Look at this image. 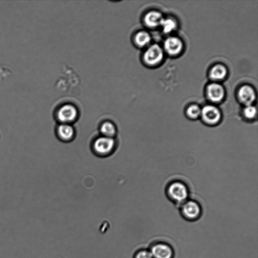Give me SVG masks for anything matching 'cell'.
<instances>
[{
  "label": "cell",
  "instance_id": "obj_1",
  "mask_svg": "<svg viewBox=\"0 0 258 258\" xmlns=\"http://www.w3.org/2000/svg\"><path fill=\"white\" fill-rule=\"evenodd\" d=\"M153 258H174L175 250L171 244L164 241L152 243L149 249Z\"/></svg>",
  "mask_w": 258,
  "mask_h": 258
},
{
  "label": "cell",
  "instance_id": "obj_2",
  "mask_svg": "<svg viewBox=\"0 0 258 258\" xmlns=\"http://www.w3.org/2000/svg\"><path fill=\"white\" fill-rule=\"evenodd\" d=\"M167 193L174 202L181 204L187 201L189 195L187 186L180 182L171 183L168 188Z\"/></svg>",
  "mask_w": 258,
  "mask_h": 258
},
{
  "label": "cell",
  "instance_id": "obj_3",
  "mask_svg": "<svg viewBox=\"0 0 258 258\" xmlns=\"http://www.w3.org/2000/svg\"><path fill=\"white\" fill-rule=\"evenodd\" d=\"M181 213L186 220L194 221L201 217L202 209L197 202L194 201H186L182 204Z\"/></svg>",
  "mask_w": 258,
  "mask_h": 258
},
{
  "label": "cell",
  "instance_id": "obj_4",
  "mask_svg": "<svg viewBox=\"0 0 258 258\" xmlns=\"http://www.w3.org/2000/svg\"><path fill=\"white\" fill-rule=\"evenodd\" d=\"M201 116L203 122L207 125L214 126L220 121L221 115L216 107L208 105L201 110Z\"/></svg>",
  "mask_w": 258,
  "mask_h": 258
},
{
  "label": "cell",
  "instance_id": "obj_5",
  "mask_svg": "<svg viewBox=\"0 0 258 258\" xmlns=\"http://www.w3.org/2000/svg\"><path fill=\"white\" fill-rule=\"evenodd\" d=\"M115 146L113 138L102 136L98 138L94 142V148L97 153L106 155L113 151Z\"/></svg>",
  "mask_w": 258,
  "mask_h": 258
},
{
  "label": "cell",
  "instance_id": "obj_6",
  "mask_svg": "<svg viewBox=\"0 0 258 258\" xmlns=\"http://www.w3.org/2000/svg\"><path fill=\"white\" fill-rule=\"evenodd\" d=\"M78 114V111L74 106L66 105L58 111L57 118L63 124H69L76 120Z\"/></svg>",
  "mask_w": 258,
  "mask_h": 258
},
{
  "label": "cell",
  "instance_id": "obj_7",
  "mask_svg": "<svg viewBox=\"0 0 258 258\" xmlns=\"http://www.w3.org/2000/svg\"><path fill=\"white\" fill-rule=\"evenodd\" d=\"M163 52L161 47L157 45L151 46L145 52L144 59L150 65L158 64L162 59Z\"/></svg>",
  "mask_w": 258,
  "mask_h": 258
},
{
  "label": "cell",
  "instance_id": "obj_8",
  "mask_svg": "<svg viewBox=\"0 0 258 258\" xmlns=\"http://www.w3.org/2000/svg\"><path fill=\"white\" fill-rule=\"evenodd\" d=\"M238 98L246 106L251 105L255 99L254 91L249 86H243L239 90Z\"/></svg>",
  "mask_w": 258,
  "mask_h": 258
},
{
  "label": "cell",
  "instance_id": "obj_9",
  "mask_svg": "<svg viewBox=\"0 0 258 258\" xmlns=\"http://www.w3.org/2000/svg\"><path fill=\"white\" fill-rule=\"evenodd\" d=\"M207 94L209 99L213 102L221 101L224 96L223 87L217 83H212L207 88Z\"/></svg>",
  "mask_w": 258,
  "mask_h": 258
},
{
  "label": "cell",
  "instance_id": "obj_10",
  "mask_svg": "<svg viewBox=\"0 0 258 258\" xmlns=\"http://www.w3.org/2000/svg\"><path fill=\"white\" fill-rule=\"evenodd\" d=\"M183 44L181 41L176 37H170L166 39L164 43V48L170 55H176L182 50Z\"/></svg>",
  "mask_w": 258,
  "mask_h": 258
},
{
  "label": "cell",
  "instance_id": "obj_11",
  "mask_svg": "<svg viewBox=\"0 0 258 258\" xmlns=\"http://www.w3.org/2000/svg\"><path fill=\"white\" fill-rule=\"evenodd\" d=\"M58 136L64 141L71 140L74 136L75 131L73 127L69 124H62L57 129Z\"/></svg>",
  "mask_w": 258,
  "mask_h": 258
},
{
  "label": "cell",
  "instance_id": "obj_12",
  "mask_svg": "<svg viewBox=\"0 0 258 258\" xmlns=\"http://www.w3.org/2000/svg\"><path fill=\"white\" fill-rule=\"evenodd\" d=\"M163 18L160 13L152 11L147 14L144 18V22L147 26L154 28L160 26Z\"/></svg>",
  "mask_w": 258,
  "mask_h": 258
},
{
  "label": "cell",
  "instance_id": "obj_13",
  "mask_svg": "<svg viewBox=\"0 0 258 258\" xmlns=\"http://www.w3.org/2000/svg\"><path fill=\"white\" fill-rule=\"evenodd\" d=\"M100 131L103 136L113 138L117 130L115 125L110 122H106L101 126Z\"/></svg>",
  "mask_w": 258,
  "mask_h": 258
},
{
  "label": "cell",
  "instance_id": "obj_14",
  "mask_svg": "<svg viewBox=\"0 0 258 258\" xmlns=\"http://www.w3.org/2000/svg\"><path fill=\"white\" fill-rule=\"evenodd\" d=\"M227 74L226 68L222 65H215L210 71V77L216 80L223 79Z\"/></svg>",
  "mask_w": 258,
  "mask_h": 258
},
{
  "label": "cell",
  "instance_id": "obj_15",
  "mask_svg": "<svg viewBox=\"0 0 258 258\" xmlns=\"http://www.w3.org/2000/svg\"><path fill=\"white\" fill-rule=\"evenodd\" d=\"M135 40L138 46L144 47L150 43L151 37L147 32L141 31L137 34Z\"/></svg>",
  "mask_w": 258,
  "mask_h": 258
},
{
  "label": "cell",
  "instance_id": "obj_16",
  "mask_svg": "<svg viewBox=\"0 0 258 258\" xmlns=\"http://www.w3.org/2000/svg\"><path fill=\"white\" fill-rule=\"evenodd\" d=\"M160 26L165 33H170L177 28V24L175 21L170 19H163Z\"/></svg>",
  "mask_w": 258,
  "mask_h": 258
},
{
  "label": "cell",
  "instance_id": "obj_17",
  "mask_svg": "<svg viewBox=\"0 0 258 258\" xmlns=\"http://www.w3.org/2000/svg\"><path fill=\"white\" fill-rule=\"evenodd\" d=\"M201 110L198 106L193 105L189 107L187 114L191 119H196L201 116Z\"/></svg>",
  "mask_w": 258,
  "mask_h": 258
},
{
  "label": "cell",
  "instance_id": "obj_18",
  "mask_svg": "<svg viewBox=\"0 0 258 258\" xmlns=\"http://www.w3.org/2000/svg\"><path fill=\"white\" fill-rule=\"evenodd\" d=\"M243 115L247 120L253 119L256 115V109L252 105L246 106L243 110Z\"/></svg>",
  "mask_w": 258,
  "mask_h": 258
},
{
  "label": "cell",
  "instance_id": "obj_19",
  "mask_svg": "<svg viewBox=\"0 0 258 258\" xmlns=\"http://www.w3.org/2000/svg\"><path fill=\"white\" fill-rule=\"evenodd\" d=\"M134 258H153L149 249L142 248L137 250Z\"/></svg>",
  "mask_w": 258,
  "mask_h": 258
}]
</instances>
